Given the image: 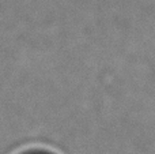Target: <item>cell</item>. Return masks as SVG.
Returning a JSON list of instances; mask_svg holds the SVG:
<instances>
[{
	"mask_svg": "<svg viewBox=\"0 0 155 154\" xmlns=\"http://www.w3.org/2000/svg\"><path fill=\"white\" fill-rule=\"evenodd\" d=\"M22 154H54L49 150H42V149H33V150H26Z\"/></svg>",
	"mask_w": 155,
	"mask_h": 154,
	"instance_id": "1",
	"label": "cell"
}]
</instances>
